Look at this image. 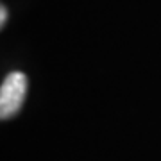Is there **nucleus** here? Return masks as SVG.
<instances>
[{"label": "nucleus", "instance_id": "nucleus-2", "mask_svg": "<svg viewBox=\"0 0 161 161\" xmlns=\"http://www.w3.org/2000/svg\"><path fill=\"white\" fill-rule=\"evenodd\" d=\"M6 22V7H2V25Z\"/></svg>", "mask_w": 161, "mask_h": 161}, {"label": "nucleus", "instance_id": "nucleus-1", "mask_svg": "<svg viewBox=\"0 0 161 161\" xmlns=\"http://www.w3.org/2000/svg\"><path fill=\"white\" fill-rule=\"evenodd\" d=\"M27 93V77L22 72H13L0 88V118L7 120L18 113Z\"/></svg>", "mask_w": 161, "mask_h": 161}]
</instances>
